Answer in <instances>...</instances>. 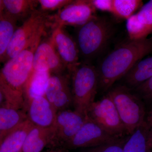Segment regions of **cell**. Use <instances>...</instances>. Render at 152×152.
<instances>
[{
    "mask_svg": "<svg viewBox=\"0 0 152 152\" xmlns=\"http://www.w3.org/2000/svg\"><path fill=\"white\" fill-rule=\"evenodd\" d=\"M152 53V38L131 40L111 52L101 61L97 70L99 88L108 91L133 66Z\"/></svg>",
    "mask_w": 152,
    "mask_h": 152,
    "instance_id": "1",
    "label": "cell"
},
{
    "mask_svg": "<svg viewBox=\"0 0 152 152\" xmlns=\"http://www.w3.org/2000/svg\"><path fill=\"white\" fill-rule=\"evenodd\" d=\"M113 30L108 20L97 16L78 27L75 41L84 62L89 63L100 54L111 37Z\"/></svg>",
    "mask_w": 152,
    "mask_h": 152,
    "instance_id": "2",
    "label": "cell"
},
{
    "mask_svg": "<svg viewBox=\"0 0 152 152\" xmlns=\"http://www.w3.org/2000/svg\"><path fill=\"white\" fill-rule=\"evenodd\" d=\"M70 76L74 110L88 115L89 110L95 102L99 88L97 68L90 63L83 62L72 72Z\"/></svg>",
    "mask_w": 152,
    "mask_h": 152,
    "instance_id": "3",
    "label": "cell"
},
{
    "mask_svg": "<svg viewBox=\"0 0 152 152\" xmlns=\"http://www.w3.org/2000/svg\"><path fill=\"white\" fill-rule=\"evenodd\" d=\"M107 94L115 104L129 135L146 121L143 101L131 89L125 85H119L111 89Z\"/></svg>",
    "mask_w": 152,
    "mask_h": 152,
    "instance_id": "4",
    "label": "cell"
},
{
    "mask_svg": "<svg viewBox=\"0 0 152 152\" xmlns=\"http://www.w3.org/2000/svg\"><path fill=\"white\" fill-rule=\"evenodd\" d=\"M48 15L37 10L18 28L9 45L4 63L19 54L39 38H42L46 28L49 26Z\"/></svg>",
    "mask_w": 152,
    "mask_h": 152,
    "instance_id": "5",
    "label": "cell"
},
{
    "mask_svg": "<svg viewBox=\"0 0 152 152\" xmlns=\"http://www.w3.org/2000/svg\"><path fill=\"white\" fill-rule=\"evenodd\" d=\"M42 38L38 39L15 57L6 62L1 69L0 79L23 94L25 85L32 71L35 52Z\"/></svg>",
    "mask_w": 152,
    "mask_h": 152,
    "instance_id": "6",
    "label": "cell"
},
{
    "mask_svg": "<svg viewBox=\"0 0 152 152\" xmlns=\"http://www.w3.org/2000/svg\"><path fill=\"white\" fill-rule=\"evenodd\" d=\"M87 116L69 109L57 112L52 126L53 136L49 147L52 150L63 148L80 130Z\"/></svg>",
    "mask_w": 152,
    "mask_h": 152,
    "instance_id": "7",
    "label": "cell"
},
{
    "mask_svg": "<svg viewBox=\"0 0 152 152\" xmlns=\"http://www.w3.org/2000/svg\"><path fill=\"white\" fill-rule=\"evenodd\" d=\"M96 11L91 1H73L57 13L49 16V25L53 28L66 26L80 27L96 16Z\"/></svg>",
    "mask_w": 152,
    "mask_h": 152,
    "instance_id": "8",
    "label": "cell"
},
{
    "mask_svg": "<svg viewBox=\"0 0 152 152\" xmlns=\"http://www.w3.org/2000/svg\"><path fill=\"white\" fill-rule=\"evenodd\" d=\"M88 116L114 135L121 137L127 133L115 106L107 94L100 100L95 102Z\"/></svg>",
    "mask_w": 152,
    "mask_h": 152,
    "instance_id": "9",
    "label": "cell"
},
{
    "mask_svg": "<svg viewBox=\"0 0 152 152\" xmlns=\"http://www.w3.org/2000/svg\"><path fill=\"white\" fill-rule=\"evenodd\" d=\"M121 137L109 133L88 116L80 130L63 148L69 150L93 148L114 141Z\"/></svg>",
    "mask_w": 152,
    "mask_h": 152,
    "instance_id": "10",
    "label": "cell"
},
{
    "mask_svg": "<svg viewBox=\"0 0 152 152\" xmlns=\"http://www.w3.org/2000/svg\"><path fill=\"white\" fill-rule=\"evenodd\" d=\"M50 38L58 55L68 73L71 74L80 64V53L75 40L64 30V27L53 28Z\"/></svg>",
    "mask_w": 152,
    "mask_h": 152,
    "instance_id": "11",
    "label": "cell"
},
{
    "mask_svg": "<svg viewBox=\"0 0 152 152\" xmlns=\"http://www.w3.org/2000/svg\"><path fill=\"white\" fill-rule=\"evenodd\" d=\"M65 70H67L50 37L42 40L34 54L32 71H46L51 74H61Z\"/></svg>",
    "mask_w": 152,
    "mask_h": 152,
    "instance_id": "12",
    "label": "cell"
},
{
    "mask_svg": "<svg viewBox=\"0 0 152 152\" xmlns=\"http://www.w3.org/2000/svg\"><path fill=\"white\" fill-rule=\"evenodd\" d=\"M25 110L28 120L34 126L49 128L53 126L57 112L45 96L25 102Z\"/></svg>",
    "mask_w": 152,
    "mask_h": 152,
    "instance_id": "13",
    "label": "cell"
},
{
    "mask_svg": "<svg viewBox=\"0 0 152 152\" xmlns=\"http://www.w3.org/2000/svg\"><path fill=\"white\" fill-rule=\"evenodd\" d=\"M127 31L131 40L147 38L152 33V0L142 6L137 12L127 20Z\"/></svg>",
    "mask_w": 152,
    "mask_h": 152,
    "instance_id": "14",
    "label": "cell"
},
{
    "mask_svg": "<svg viewBox=\"0 0 152 152\" xmlns=\"http://www.w3.org/2000/svg\"><path fill=\"white\" fill-rule=\"evenodd\" d=\"M53 127L44 128L34 126L25 140L20 152H42L49 147L53 136Z\"/></svg>",
    "mask_w": 152,
    "mask_h": 152,
    "instance_id": "15",
    "label": "cell"
},
{
    "mask_svg": "<svg viewBox=\"0 0 152 152\" xmlns=\"http://www.w3.org/2000/svg\"><path fill=\"white\" fill-rule=\"evenodd\" d=\"M27 120L25 110L0 107V141Z\"/></svg>",
    "mask_w": 152,
    "mask_h": 152,
    "instance_id": "16",
    "label": "cell"
},
{
    "mask_svg": "<svg viewBox=\"0 0 152 152\" xmlns=\"http://www.w3.org/2000/svg\"><path fill=\"white\" fill-rule=\"evenodd\" d=\"M152 77V56L136 63L122 78L125 86L133 89Z\"/></svg>",
    "mask_w": 152,
    "mask_h": 152,
    "instance_id": "17",
    "label": "cell"
},
{
    "mask_svg": "<svg viewBox=\"0 0 152 152\" xmlns=\"http://www.w3.org/2000/svg\"><path fill=\"white\" fill-rule=\"evenodd\" d=\"M34 126L27 120L0 141V152H20L28 134Z\"/></svg>",
    "mask_w": 152,
    "mask_h": 152,
    "instance_id": "18",
    "label": "cell"
},
{
    "mask_svg": "<svg viewBox=\"0 0 152 152\" xmlns=\"http://www.w3.org/2000/svg\"><path fill=\"white\" fill-rule=\"evenodd\" d=\"M51 75L49 71H32L24 88L25 102L37 97L45 96Z\"/></svg>",
    "mask_w": 152,
    "mask_h": 152,
    "instance_id": "19",
    "label": "cell"
},
{
    "mask_svg": "<svg viewBox=\"0 0 152 152\" xmlns=\"http://www.w3.org/2000/svg\"><path fill=\"white\" fill-rule=\"evenodd\" d=\"M38 4L35 0H1L0 10L19 21L29 18Z\"/></svg>",
    "mask_w": 152,
    "mask_h": 152,
    "instance_id": "20",
    "label": "cell"
},
{
    "mask_svg": "<svg viewBox=\"0 0 152 152\" xmlns=\"http://www.w3.org/2000/svg\"><path fill=\"white\" fill-rule=\"evenodd\" d=\"M18 21L2 10H0V59L4 62L10 44L18 28Z\"/></svg>",
    "mask_w": 152,
    "mask_h": 152,
    "instance_id": "21",
    "label": "cell"
},
{
    "mask_svg": "<svg viewBox=\"0 0 152 152\" xmlns=\"http://www.w3.org/2000/svg\"><path fill=\"white\" fill-rule=\"evenodd\" d=\"M150 127L146 121L129 135L122 152H148V139Z\"/></svg>",
    "mask_w": 152,
    "mask_h": 152,
    "instance_id": "22",
    "label": "cell"
},
{
    "mask_svg": "<svg viewBox=\"0 0 152 152\" xmlns=\"http://www.w3.org/2000/svg\"><path fill=\"white\" fill-rule=\"evenodd\" d=\"M0 107L25 110L23 94L10 87L0 79Z\"/></svg>",
    "mask_w": 152,
    "mask_h": 152,
    "instance_id": "23",
    "label": "cell"
},
{
    "mask_svg": "<svg viewBox=\"0 0 152 152\" xmlns=\"http://www.w3.org/2000/svg\"><path fill=\"white\" fill-rule=\"evenodd\" d=\"M140 0H113V12L118 18L128 20L142 6Z\"/></svg>",
    "mask_w": 152,
    "mask_h": 152,
    "instance_id": "24",
    "label": "cell"
},
{
    "mask_svg": "<svg viewBox=\"0 0 152 152\" xmlns=\"http://www.w3.org/2000/svg\"><path fill=\"white\" fill-rule=\"evenodd\" d=\"M69 74H51L48 82L45 96L52 104L55 97L60 91L70 84Z\"/></svg>",
    "mask_w": 152,
    "mask_h": 152,
    "instance_id": "25",
    "label": "cell"
},
{
    "mask_svg": "<svg viewBox=\"0 0 152 152\" xmlns=\"http://www.w3.org/2000/svg\"><path fill=\"white\" fill-rule=\"evenodd\" d=\"M129 135L123 136L114 141L93 148H89L81 152H122L125 143Z\"/></svg>",
    "mask_w": 152,
    "mask_h": 152,
    "instance_id": "26",
    "label": "cell"
},
{
    "mask_svg": "<svg viewBox=\"0 0 152 152\" xmlns=\"http://www.w3.org/2000/svg\"><path fill=\"white\" fill-rule=\"evenodd\" d=\"M73 1L71 0H39L41 11L47 13L61 10Z\"/></svg>",
    "mask_w": 152,
    "mask_h": 152,
    "instance_id": "27",
    "label": "cell"
},
{
    "mask_svg": "<svg viewBox=\"0 0 152 152\" xmlns=\"http://www.w3.org/2000/svg\"><path fill=\"white\" fill-rule=\"evenodd\" d=\"M142 100L146 102L152 100V77L142 84L132 89Z\"/></svg>",
    "mask_w": 152,
    "mask_h": 152,
    "instance_id": "28",
    "label": "cell"
},
{
    "mask_svg": "<svg viewBox=\"0 0 152 152\" xmlns=\"http://www.w3.org/2000/svg\"><path fill=\"white\" fill-rule=\"evenodd\" d=\"M91 2L96 10L112 13L113 0H92Z\"/></svg>",
    "mask_w": 152,
    "mask_h": 152,
    "instance_id": "29",
    "label": "cell"
},
{
    "mask_svg": "<svg viewBox=\"0 0 152 152\" xmlns=\"http://www.w3.org/2000/svg\"><path fill=\"white\" fill-rule=\"evenodd\" d=\"M148 152H152V126L150 127L148 135Z\"/></svg>",
    "mask_w": 152,
    "mask_h": 152,
    "instance_id": "30",
    "label": "cell"
},
{
    "mask_svg": "<svg viewBox=\"0 0 152 152\" xmlns=\"http://www.w3.org/2000/svg\"><path fill=\"white\" fill-rule=\"evenodd\" d=\"M146 121L149 126L150 127H151L152 126V107L147 114V117L146 118Z\"/></svg>",
    "mask_w": 152,
    "mask_h": 152,
    "instance_id": "31",
    "label": "cell"
}]
</instances>
